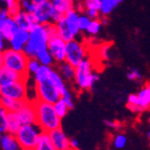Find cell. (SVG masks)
Returning <instances> with one entry per match:
<instances>
[{
	"instance_id": "6da1fadb",
	"label": "cell",
	"mask_w": 150,
	"mask_h": 150,
	"mask_svg": "<svg viewBox=\"0 0 150 150\" xmlns=\"http://www.w3.org/2000/svg\"><path fill=\"white\" fill-rule=\"evenodd\" d=\"M33 101L37 111V124L42 128L43 131L50 132L52 130L61 128L62 119L58 115L54 104L38 99Z\"/></svg>"
},
{
	"instance_id": "7a4b0ae2",
	"label": "cell",
	"mask_w": 150,
	"mask_h": 150,
	"mask_svg": "<svg viewBox=\"0 0 150 150\" xmlns=\"http://www.w3.org/2000/svg\"><path fill=\"white\" fill-rule=\"evenodd\" d=\"M28 57L23 52H18L12 48H6L3 52H1L0 64L6 68L15 70L24 77H28Z\"/></svg>"
},
{
	"instance_id": "3957f363",
	"label": "cell",
	"mask_w": 150,
	"mask_h": 150,
	"mask_svg": "<svg viewBox=\"0 0 150 150\" xmlns=\"http://www.w3.org/2000/svg\"><path fill=\"white\" fill-rule=\"evenodd\" d=\"M89 59H85L76 67L75 84L80 90H91L95 83L99 80V74L96 73Z\"/></svg>"
},
{
	"instance_id": "277c9868",
	"label": "cell",
	"mask_w": 150,
	"mask_h": 150,
	"mask_svg": "<svg viewBox=\"0 0 150 150\" xmlns=\"http://www.w3.org/2000/svg\"><path fill=\"white\" fill-rule=\"evenodd\" d=\"M50 76L34 80L36 99L55 104L56 102H58L61 99V91L56 86L55 83L52 81Z\"/></svg>"
},
{
	"instance_id": "5b68a950",
	"label": "cell",
	"mask_w": 150,
	"mask_h": 150,
	"mask_svg": "<svg viewBox=\"0 0 150 150\" xmlns=\"http://www.w3.org/2000/svg\"><path fill=\"white\" fill-rule=\"evenodd\" d=\"M43 130L38 124H30L23 125L16 133L21 150H35L40 140Z\"/></svg>"
},
{
	"instance_id": "8992f818",
	"label": "cell",
	"mask_w": 150,
	"mask_h": 150,
	"mask_svg": "<svg viewBox=\"0 0 150 150\" xmlns=\"http://www.w3.org/2000/svg\"><path fill=\"white\" fill-rule=\"evenodd\" d=\"M50 23L47 24H35L30 30V39L28 44H30L36 50H41L47 48L50 39Z\"/></svg>"
},
{
	"instance_id": "52a82bcc",
	"label": "cell",
	"mask_w": 150,
	"mask_h": 150,
	"mask_svg": "<svg viewBox=\"0 0 150 150\" xmlns=\"http://www.w3.org/2000/svg\"><path fill=\"white\" fill-rule=\"evenodd\" d=\"M0 95L1 97L11 98L14 100L21 101V102L30 100L28 98V88H26L25 79L0 86Z\"/></svg>"
},
{
	"instance_id": "ba28073f",
	"label": "cell",
	"mask_w": 150,
	"mask_h": 150,
	"mask_svg": "<svg viewBox=\"0 0 150 150\" xmlns=\"http://www.w3.org/2000/svg\"><path fill=\"white\" fill-rule=\"evenodd\" d=\"M87 50L85 45L82 42L74 39L71 41L66 42V59L65 61L77 67L81 62L86 59Z\"/></svg>"
},
{
	"instance_id": "9c48e42d",
	"label": "cell",
	"mask_w": 150,
	"mask_h": 150,
	"mask_svg": "<svg viewBox=\"0 0 150 150\" xmlns=\"http://www.w3.org/2000/svg\"><path fill=\"white\" fill-rule=\"evenodd\" d=\"M47 48L56 63L64 62L66 59V42L57 34L50 36Z\"/></svg>"
},
{
	"instance_id": "30bf717a",
	"label": "cell",
	"mask_w": 150,
	"mask_h": 150,
	"mask_svg": "<svg viewBox=\"0 0 150 150\" xmlns=\"http://www.w3.org/2000/svg\"><path fill=\"white\" fill-rule=\"evenodd\" d=\"M17 115L22 126L30 125V124H37V111H36L34 101H24L20 109L17 111Z\"/></svg>"
},
{
	"instance_id": "8fae6325",
	"label": "cell",
	"mask_w": 150,
	"mask_h": 150,
	"mask_svg": "<svg viewBox=\"0 0 150 150\" xmlns=\"http://www.w3.org/2000/svg\"><path fill=\"white\" fill-rule=\"evenodd\" d=\"M50 138L58 150H73L70 146V139L65 134L62 128L52 130L48 132Z\"/></svg>"
},
{
	"instance_id": "7c38bea8",
	"label": "cell",
	"mask_w": 150,
	"mask_h": 150,
	"mask_svg": "<svg viewBox=\"0 0 150 150\" xmlns=\"http://www.w3.org/2000/svg\"><path fill=\"white\" fill-rule=\"evenodd\" d=\"M30 30L19 28V30L8 40L10 48H12L14 50H18V52H22L24 45L30 41Z\"/></svg>"
},
{
	"instance_id": "4fadbf2b",
	"label": "cell",
	"mask_w": 150,
	"mask_h": 150,
	"mask_svg": "<svg viewBox=\"0 0 150 150\" xmlns=\"http://www.w3.org/2000/svg\"><path fill=\"white\" fill-rule=\"evenodd\" d=\"M53 8L52 1L47 0L45 2L38 5L37 10L34 13V16L36 18V22L38 24H47L52 23V18H50V11Z\"/></svg>"
},
{
	"instance_id": "5bb4252c",
	"label": "cell",
	"mask_w": 150,
	"mask_h": 150,
	"mask_svg": "<svg viewBox=\"0 0 150 150\" xmlns=\"http://www.w3.org/2000/svg\"><path fill=\"white\" fill-rule=\"evenodd\" d=\"M18 30H19V28L14 17H8L5 20L0 21V38L4 39L5 41L8 42V40Z\"/></svg>"
},
{
	"instance_id": "9a60e30c",
	"label": "cell",
	"mask_w": 150,
	"mask_h": 150,
	"mask_svg": "<svg viewBox=\"0 0 150 150\" xmlns=\"http://www.w3.org/2000/svg\"><path fill=\"white\" fill-rule=\"evenodd\" d=\"M14 19L17 23L18 28H21V30H30L34 25L37 24L34 14H30V13L25 12V11H21L19 14H17L14 17Z\"/></svg>"
},
{
	"instance_id": "2e32d148",
	"label": "cell",
	"mask_w": 150,
	"mask_h": 150,
	"mask_svg": "<svg viewBox=\"0 0 150 150\" xmlns=\"http://www.w3.org/2000/svg\"><path fill=\"white\" fill-rule=\"evenodd\" d=\"M23 79H28V77H24V76L20 75L19 73L15 71V70H12L10 68L4 67L3 65L0 66V86L6 85L8 83L16 82V81L23 80Z\"/></svg>"
},
{
	"instance_id": "e0dca14e",
	"label": "cell",
	"mask_w": 150,
	"mask_h": 150,
	"mask_svg": "<svg viewBox=\"0 0 150 150\" xmlns=\"http://www.w3.org/2000/svg\"><path fill=\"white\" fill-rule=\"evenodd\" d=\"M79 16H80V13L78 12L76 8L68 11L66 14L64 15L65 20H66V24H67L68 30H70V33L74 35V37H77L80 34V28H79V24H78V21H79Z\"/></svg>"
},
{
	"instance_id": "ac0fdd59",
	"label": "cell",
	"mask_w": 150,
	"mask_h": 150,
	"mask_svg": "<svg viewBox=\"0 0 150 150\" xmlns=\"http://www.w3.org/2000/svg\"><path fill=\"white\" fill-rule=\"evenodd\" d=\"M57 70L59 71L62 78L65 81L67 82H71V81H75V77H76V67L74 65H71L70 63L66 62H61L58 63V67Z\"/></svg>"
},
{
	"instance_id": "d6986e66",
	"label": "cell",
	"mask_w": 150,
	"mask_h": 150,
	"mask_svg": "<svg viewBox=\"0 0 150 150\" xmlns=\"http://www.w3.org/2000/svg\"><path fill=\"white\" fill-rule=\"evenodd\" d=\"M0 145H1L2 150H21L20 145L16 139V135L11 134L8 132L1 134Z\"/></svg>"
},
{
	"instance_id": "ffe728a7",
	"label": "cell",
	"mask_w": 150,
	"mask_h": 150,
	"mask_svg": "<svg viewBox=\"0 0 150 150\" xmlns=\"http://www.w3.org/2000/svg\"><path fill=\"white\" fill-rule=\"evenodd\" d=\"M139 107L142 111L150 109V83H146L138 93Z\"/></svg>"
},
{
	"instance_id": "44dd1931",
	"label": "cell",
	"mask_w": 150,
	"mask_h": 150,
	"mask_svg": "<svg viewBox=\"0 0 150 150\" xmlns=\"http://www.w3.org/2000/svg\"><path fill=\"white\" fill-rule=\"evenodd\" d=\"M56 28H57V30H58V35L60 36L65 42H68V41H71V40H74V39H76L73 34L70 33V30H68L65 17H63L59 22L56 23Z\"/></svg>"
},
{
	"instance_id": "7402d4cb",
	"label": "cell",
	"mask_w": 150,
	"mask_h": 150,
	"mask_svg": "<svg viewBox=\"0 0 150 150\" xmlns=\"http://www.w3.org/2000/svg\"><path fill=\"white\" fill-rule=\"evenodd\" d=\"M22 124L18 118L17 112H8V132L16 135Z\"/></svg>"
},
{
	"instance_id": "603a6c76",
	"label": "cell",
	"mask_w": 150,
	"mask_h": 150,
	"mask_svg": "<svg viewBox=\"0 0 150 150\" xmlns=\"http://www.w3.org/2000/svg\"><path fill=\"white\" fill-rule=\"evenodd\" d=\"M22 104L23 102H21V101L14 100V99L6 97H1V106L5 108L8 112H17L22 106Z\"/></svg>"
},
{
	"instance_id": "cb8c5ba5",
	"label": "cell",
	"mask_w": 150,
	"mask_h": 150,
	"mask_svg": "<svg viewBox=\"0 0 150 150\" xmlns=\"http://www.w3.org/2000/svg\"><path fill=\"white\" fill-rule=\"evenodd\" d=\"M35 150H58V149L54 145V143L52 142V140H50L48 132L43 131Z\"/></svg>"
},
{
	"instance_id": "d4e9b609",
	"label": "cell",
	"mask_w": 150,
	"mask_h": 150,
	"mask_svg": "<svg viewBox=\"0 0 150 150\" xmlns=\"http://www.w3.org/2000/svg\"><path fill=\"white\" fill-rule=\"evenodd\" d=\"M122 1L123 0H101V15L108 16Z\"/></svg>"
},
{
	"instance_id": "484cf974",
	"label": "cell",
	"mask_w": 150,
	"mask_h": 150,
	"mask_svg": "<svg viewBox=\"0 0 150 150\" xmlns=\"http://www.w3.org/2000/svg\"><path fill=\"white\" fill-rule=\"evenodd\" d=\"M36 58L39 60V62L41 63V65L52 66V65L55 63V60H54L52 54L50 53L48 48H44V50H38L37 55H36Z\"/></svg>"
},
{
	"instance_id": "4316f807",
	"label": "cell",
	"mask_w": 150,
	"mask_h": 150,
	"mask_svg": "<svg viewBox=\"0 0 150 150\" xmlns=\"http://www.w3.org/2000/svg\"><path fill=\"white\" fill-rule=\"evenodd\" d=\"M53 6L58 10L59 12H61L62 14H66L68 11L75 8V4L71 2H69L68 0H50Z\"/></svg>"
},
{
	"instance_id": "83f0119b",
	"label": "cell",
	"mask_w": 150,
	"mask_h": 150,
	"mask_svg": "<svg viewBox=\"0 0 150 150\" xmlns=\"http://www.w3.org/2000/svg\"><path fill=\"white\" fill-rule=\"evenodd\" d=\"M127 107L131 112L140 113L142 110L139 107V97L138 93H131L127 98Z\"/></svg>"
},
{
	"instance_id": "f1b7e54d",
	"label": "cell",
	"mask_w": 150,
	"mask_h": 150,
	"mask_svg": "<svg viewBox=\"0 0 150 150\" xmlns=\"http://www.w3.org/2000/svg\"><path fill=\"white\" fill-rule=\"evenodd\" d=\"M54 105H55V109H56V111H57L58 115H59L61 119L65 118V115H67L68 111L70 110V108L68 107V105L66 104V102L63 100L62 98H61L58 102H56Z\"/></svg>"
},
{
	"instance_id": "f546056e",
	"label": "cell",
	"mask_w": 150,
	"mask_h": 150,
	"mask_svg": "<svg viewBox=\"0 0 150 150\" xmlns=\"http://www.w3.org/2000/svg\"><path fill=\"white\" fill-rule=\"evenodd\" d=\"M8 132V111L1 106L0 108V133L4 134Z\"/></svg>"
},
{
	"instance_id": "4dcf8cb0",
	"label": "cell",
	"mask_w": 150,
	"mask_h": 150,
	"mask_svg": "<svg viewBox=\"0 0 150 150\" xmlns=\"http://www.w3.org/2000/svg\"><path fill=\"white\" fill-rule=\"evenodd\" d=\"M41 67V63L37 58H28V75L34 76Z\"/></svg>"
},
{
	"instance_id": "1f68e13d",
	"label": "cell",
	"mask_w": 150,
	"mask_h": 150,
	"mask_svg": "<svg viewBox=\"0 0 150 150\" xmlns=\"http://www.w3.org/2000/svg\"><path fill=\"white\" fill-rule=\"evenodd\" d=\"M61 98L66 102V104H67L70 109H74V107H75V104H74V97L67 85L65 86L62 91H61Z\"/></svg>"
},
{
	"instance_id": "d6a6232c",
	"label": "cell",
	"mask_w": 150,
	"mask_h": 150,
	"mask_svg": "<svg viewBox=\"0 0 150 150\" xmlns=\"http://www.w3.org/2000/svg\"><path fill=\"white\" fill-rule=\"evenodd\" d=\"M127 144V137L124 133H118L113 137L112 145L117 149H123Z\"/></svg>"
},
{
	"instance_id": "836d02e7",
	"label": "cell",
	"mask_w": 150,
	"mask_h": 150,
	"mask_svg": "<svg viewBox=\"0 0 150 150\" xmlns=\"http://www.w3.org/2000/svg\"><path fill=\"white\" fill-rule=\"evenodd\" d=\"M101 28H102V23H101L100 19H95V20H91L86 33L89 36H96L99 34V32L101 30Z\"/></svg>"
},
{
	"instance_id": "e575fe53",
	"label": "cell",
	"mask_w": 150,
	"mask_h": 150,
	"mask_svg": "<svg viewBox=\"0 0 150 150\" xmlns=\"http://www.w3.org/2000/svg\"><path fill=\"white\" fill-rule=\"evenodd\" d=\"M5 4H6V8H8V13H10L11 17H15L17 14H19L22 11L19 0L18 1H14V2L5 3Z\"/></svg>"
},
{
	"instance_id": "d590c367",
	"label": "cell",
	"mask_w": 150,
	"mask_h": 150,
	"mask_svg": "<svg viewBox=\"0 0 150 150\" xmlns=\"http://www.w3.org/2000/svg\"><path fill=\"white\" fill-rule=\"evenodd\" d=\"M90 22H91V19L88 17L87 15H85L84 13L83 14H80L79 16V21H78V24H79V28H80L81 32H86L89 26Z\"/></svg>"
},
{
	"instance_id": "8d00e7d4",
	"label": "cell",
	"mask_w": 150,
	"mask_h": 150,
	"mask_svg": "<svg viewBox=\"0 0 150 150\" xmlns=\"http://www.w3.org/2000/svg\"><path fill=\"white\" fill-rule=\"evenodd\" d=\"M83 4L85 8H93L100 11L101 0H83Z\"/></svg>"
},
{
	"instance_id": "74e56055",
	"label": "cell",
	"mask_w": 150,
	"mask_h": 150,
	"mask_svg": "<svg viewBox=\"0 0 150 150\" xmlns=\"http://www.w3.org/2000/svg\"><path fill=\"white\" fill-rule=\"evenodd\" d=\"M127 79L130 81H140L142 79V75L137 68H130L127 73Z\"/></svg>"
},
{
	"instance_id": "f35d334b",
	"label": "cell",
	"mask_w": 150,
	"mask_h": 150,
	"mask_svg": "<svg viewBox=\"0 0 150 150\" xmlns=\"http://www.w3.org/2000/svg\"><path fill=\"white\" fill-rule=\"evenodd\" d=\"M64 17V14H62L61 12H59L58 10H56L55 8H52V11H50V18H52V23H57Z\"/></svg>"
},
{
	"instance_id": "ab89813d",
	"label": "cell",
	"mask_w": 150,
	"mask_h": 150,
	"mask_svg": "<svg viewBox=\"0 0 150 150\" xmlns=\"http://www.w3.org/2000/svg\"><path fill=\"white\" fill-rule=\"evenodd\" d=\"M85 15H87L88 17L91 19V20H95V19H100L99 16L101 15V13L99 10H93V8H85V12H84Z\"/></svg>"
},
{
	"instance_id": "60d3db41",
	"label": "cell",
	"mask_w": 150,
	"mask_h": 150,
	"mask_svg": "<svg viewBox=\"0 0 150 150\" xmlns=\"http://www.w3.org/2000/svg\"><path fill=\"white\" fill-rule=\"evenodd\" d=\"M104 124H105L107 127L111 128V129H119L121 126V124L119 122L115 120H105L104 121Z\"/></svg>"
},
{
	"instance_id": "b9f144b4",
	"label": "cell",
	"mask_w": 150,
	"mask_h": 150,
	"mask_svg": "<svg viewBox=\"0 0 150 150\" xmlns=\"http://www.w3.org/2000/svg\"><path fill=\"white\" fill-rule=\"evenodd\" d=\"M19 2H20V5H21V8H22V11L28 12V10L30 8V5H32L33 1H32V0H19Z\"/></svg>"
},
{
	"instance_id": "7bdbcfd3",
	"label": "cell",
	"mask_w": 150,
	"mask_h": 150,
	"mask_svg": "<svg viewBox=\"0 0 150 150\" xmlns=\"http://www.w3.org/2000/svg\"><path fill=\"white\" fill-rule=\"evenodd\" d=\"M8 17H11V16H10V13H8V8H1V10H0V21L5 20V19H8Z\"/></svg>"
},
{
	"instance_id": "ee69618b",
	"label": "cell",
	"mask_w": 150,
	"mask_h": 150,
	"mask_svg": "<svg viewBox=\"0 0 150 150\" xmlns=\"http://www.w3.org/2000/svg\"><path fill=\"white\" fill-rule=\"evenodd\" d=\"M100 55L104 60L108 59V45H103L100 50Z\"/></svg>"
},
{
	"instance_id": "f6af8a7d",
	"label": "cell",
	"mask_w": 150,
	"mask_h": 150,
	"mask_svg": "<svg viewBox=\"0 0 150 150\" xmlns=\"http://www.w3.org/2000/svg\"><path fill=\"white\" fill-rule=\"evenodd\" d=\"M70 146H71V149L73 150H77L79 147V142L76 139H70Z\"/></svg>"
},
{
	"instance_id": "bcb514c9",
	"label": "cell",
	"mask_w": 150,
	"mask_h": 150,
	"mask_svg": "<svg viewBox=\"0 0 150 150\" xmlns=\"http://www.w3.org/2000/svg\"><path fill=\"white\" fill-rule=\"evenodd\" d=\"M100 21H101V23H102V25H107L108 22H109L107 16H102V17H100Z\"/></svg>"
},
{
	"instance_id": "7dc6e473",
	"label": "cell",
	"mask_w": 150,
	"mask_h": 150,
	"mask_svg": "<svg viewBox=\"0 0 150 150\" xmlns=\"http://www.w3.org/2000/svg\"><path fill=\"white\" fill-rule=\"evenodd\" d=\"M4 44H5V40L4 39H2V38H0V50H1V52H3L4 50H6V48L4 47Z\"/></svg>"
},
{
	"instance_id": "c3c4849f",
	"label": "cell",
	"mask_w": 150,
	"mask_h": 150,
	"mask_svg": "<svg viewBox=\"0 0 150 150\" xmlns=\"http://www.w3.org/2000/svg\"><path fill=\"white\" fill-rule=\"evenodd\" d=\"M33 2H35L36 4H41V3H43V2H45V1H47V0H32Z\"/></svg>"
},
{
	"instance_id": "681fc988",
	"label": "cell",
	"mask_w": 150,
	"mask_h": 150,
	"mask_svg": "<svg viewBox=\"0 0 150 150\" xmlns=\"http://www.w3.org/2000/svg\"><path fill=\"white\" fill-rule=\"evenodd\" d=\"M14 1H18V0H1V2L8 3V2H14Z\"/></svg>"
},
{
	"instance_id": "f907efd6",
	"label": "cell",
	"mask_w": 150,
	"mask_h": 150,
	"mask_svg": "<svg viewBox=\"0 0 150 150\" xmlns=\"http://www.w3.org/2000/svg\"><path fill=\"white\" fill-rule=\"evenodd\" d=\"M68 1H69V2H71V3H74V4H75V3L77 2L78 0H68Z\"/></svg>"
},
{
	"instance_id": "816d5d0a",
	"label": "cell",
	"mask_w": 150,
	"mask_h": 150,
	"mask_svg": "<svg viewBox=\"0 0 150 150\" xmlns=\"http://www.w3.org/2000/svg\"><path fill=\"white\" fill-rule=\"evenodd\" d=\"M147 138L150 140V130H149V131H148V132H147Z\"/></svg>"
},
{
	"instance_id": "f5cc1de1",
	"label": "cell",
	"mask_w": 150,
	"mask_h": 150,
	"mask_svg": "<svg viewBox=\"0 0 150 150\" xmlns=\"http://www.w3.org/2000/svg\"><path fill=\"white\" fill-rule=\"evenodd\" d=\"M77 150H78V149H77Z\"/></svg>"
}]
</instances>
